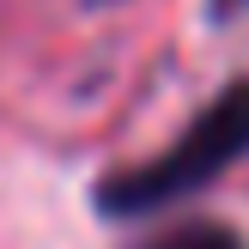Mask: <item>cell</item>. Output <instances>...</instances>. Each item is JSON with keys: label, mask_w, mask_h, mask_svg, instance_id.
Listing matches in <instances>:
<instances>
[{"label": "cell", "mask_w": 249, "mask_h": 249, "mask_svg": "<svg viewBox=\"0 0 249 249\" xmlns=\"http://www.w3.org/2000/svg\"><path fill=\"white\" fill-rule=\"evenodd\" d=\"M249 158V79H231L189 116V128L164 146V152L140 158V164H116L91 189L104 219H152L170 213L177 201L213 189L231 164Z\"/></svg>", "instance_id": "1"}, {"label": "cell", "mask_w": 249, "mask_h": 249, "mask_svg": "<svg viewBox=\"0 0 249 249\" xmlns=\"http://www.w3.org/2000/svg\"><path fill=\"white\" fill-rule=\"evenodd\" d=\"M134 249H249V243L225 219H177V225H158L152 237H140Z\"/></svg>", "instance_id": "2"}, {"label": "cell", "mask_w": 249, "mask_h": 249, "mask_svg": "<svg viewBox=\"0 0 249 249\" xmlns=\"http://www.w3.org/2000/svg\"><path fill=\"white\" fill-rule=\"evenodd\" d=\"M249 12V0H207V18L213 24H231V18H243Z\"/></svg>", "instance_id": "3"}]
</instances>
